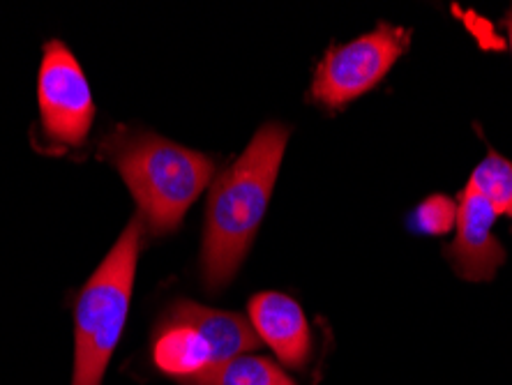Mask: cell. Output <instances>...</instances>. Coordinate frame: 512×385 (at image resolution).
Returning a JSON list of instances; mask_svg holds the SVG:
<instances>
[{"label": "cell", "mask_w": 512, "mask_h": 385, "mask_svg": "<svg viewBox=\"0 0 512 385\" xmlns=\"http://www.w3.org/2000/svg\"><path fill=\"white\" fill-rule=\"evenodd\" d=\"M457 222V206L448 196L434 194L425 199L411 215V229L425 236H443Z\"/></svg>", "instance_id": "obj_11"}, {"label": "cell", "mask_w": 512, "mask_h": 385, "mask_svg": "<svg viewBox=\"0 0 512 385\" xmlns=\"http://www.w3.org/2000/svg\"><path fill=\"white\" fill-rule=\"evenodd\" d=\"M496 213L483 194L466 185L459 194L455 240L443 256L466 282H492L506 263V247L494 236Z\"/></svg>", "instance_id": "obj_7"}, {"label": "cell", "mask_w": 512, "mask_h": 385, "mask_svg": "<svg viewBox=\"0 0 512 385\" xmlns=\"http://www.w3.org/2000/svg\"><path fill=\"white\" fill-rule=\"evenodd\" d=\"M289 134L286 125H263L245 153L215 178L201 249V277L210 293L227 289L250 252L273 194Z\"/></svg>", "instance_id": "obj_1"}, {"label": "cell", "mask_w": 512, "mask_h": 385, "mask_svg": "<svg viewBox=\"0 0 512 385\" xmlns=\"http://www.w3.org/2000/svg\"><path fill=\"white\" fill-rule=\"evenodd\" d=\"M259 344L261 339L243 316L183 300L173 305L157 326L153 362L162 374L185 381L245 356Z\"/></svg>", "instance_id": "obj_4"}, {"label": "cell", "mask_w": 512, "mask_h": 385, "mask_svg": "<svg viewBox=\"0 0 512 385\" xmlns=\"http://www.w3.org/2000/svg\"><path fill=\"white\" fill-rule=\"evenodd\" d=\"M409 47L411 30L393 24H379L358 40L330 47L316 65L312 102L328 111L346 107L379 86Z\"/></svg>", "instance_id": "obj_5"}, {"label": "cell", "mask_w": 512, "mask_h": 385, "mask_svg": "<svg viewBox=\"0 0 512 385\" xmlns=\"http://www.w3.org/2000/svg\"><path fill=\"white\" fill-rule=\"evenodd\" d=\"M501 26L506 28V33H508V42H510V51H512V5H510V10H508L506 17H503Z\"/></svg>", "instance_id": "obj_12"}, {"label": "cell", "mask_w": 512, "mask_h": 385, "mask_svg": "<svg viewBox=\"0 0 512 385\" xmlns=\"http://www.w3.org/2000/svg\"><path fill=\"white\" fill-rule=\"evenodd\" d=\"M100 155L120 171L139 206L141 224L153 236L178 229L215 173L213 157L127 127L102 141Z\"/></svg>", "instance_id": "obj_2"}, {"label": "cell", "mask_w": 512, "mask_h": 385, "mask_svg": "<svg viewBox=\"0 0 512 385\" xmlns=\"http://www.w3.org/2000/svg\"><path fill=\"white\" fill-rule=\"evenodd\" d=\"M141 233L143 224L139 217H134L102 266L88 279L84 291L79 293L77 312H74L77 346H74L72 385H102L130 312Z\"/></svg>", "instance_id": "obj_3"}, {"label": "cell", "mask_w": 512, "mask_h": 385, "mask_svg": "<svg viewBox=\"0 0 512 385\" xmlns=\"http://www.w3.org/2000/svg\"><path fill=\"white\" fill-rule=\"evenodd\" d=\"M466 185L485 196L496 217L506 215L512 222V162L508 157L489 148L487 157L473 169Z\"/></svg>", "instance_id": "obj_10"}, {"label": "cell", "mask_w": 512, "mask_h": 385, "mask_svg": "<svg viewBox=\"0 0 512 385\" xmlns=\"http://www.w3.org/2000/svg\"><path fill=\"white\" fill-rule=\"evenodd\" d=\"M183 385H296L275 362L261 356H238L201 372Z\"/></svg>", "instance_id": "obj_9"}, {"label": "cell", "mask_w": 512, "mask_h": 385, "mask_svg": "<svg viewBox=\"0 0 512 385\" xmlns=\"http://www.w3.org/2000/svg\"><path fill=\"white\" fill-rule=\"evenodd\" d=\"M37 93L47 137L60 146H81L93 125L95 104L84 70L63 42L44 47Z\"/></svg>", "instance_id": "obj_6"}, {"label": "cell", "mask_w": 512, "mask_h": 385, "mask_svg": "<svg viewBox=\"0 0 512 385\" xmlns=\"http://www.w3.org/2000/svg\"><path fill=\"white\" fill-rule=\"evenodd\" d=\"M250 326L284 365L303 369L312 356V332L303 309L284 293H259L250 300Z\"/></svg>", "instance_id": "obj_8"}]
</instances>
